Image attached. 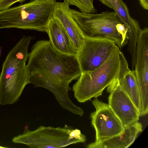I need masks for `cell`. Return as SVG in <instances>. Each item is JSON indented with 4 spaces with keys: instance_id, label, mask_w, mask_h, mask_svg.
Wrapping results in <instances>:
<instances>
[{
    "instance_id": "6da1fadb",
    "label": "cell",
    "mask_w": 148,
    "mask_h": 148,
    "mask_svg": "<svg viewBox=\"0 0 148 148\" xmlns=\"http://www.w3.org/2000/svg\"><path fill=\"white\" fill-rule=\"evenodd\" d=\"M28 53L27 66L29 84L50 91L62 107L72 113L79 107L68 95L70 83L82 73L77 56L62 53L49 40L38 41Z\"/></svg>"
},
{
    "instance_id": "7a4b0ae2",
    "label": "cell",
    "mask_w": 148,
    "mask_h": 148,
    "mask_svg": "<svg viewBox=\"0 0 148 148\" xmlns=\"http://www.w3.org/2000/svg\"><path fill=\"white\" fill-rule=\"evenodd\" d=\"M31 36H23L11 50L3 63L0 75V104H13L29 83L26 62Z\"/></svg>"
},
{
    "instance_id": "3957f363",
    "label": "cell",
    "mask_w": 148,
    "mask_h": 148,
    "mask_svg": "<svg viewBox=\"0 0 148 148\" xmlns=\"http://www.w3.org/2000/svg\"><path fill=\"white\" fill-rule=\"evenodd\" d=\"M69 12L86 37L110 40L120 49L127 43V29L114 12L88 14L70 8Z\"/></svg>"
},
{
    "instance_id": "277c9868",
    "label": "cell",
    "mask_w": 148,
    "mask_h": 148,
    "mask_svg": "<svg viewBox=\"0 0 148 148\" xmlns=\"http://www.w3.org/2000/svg\"><path fill=\"white\" fill-rule=\"evenodd\" d=\"M119 48L115 45L109 57L94 70L82 72L73 86L75 97L80 103L102 95L105 89L116 77L119 69Z\"/></svg>"
},
{
    "instance_id": "5b68a950",
    "label": "cell",
    "mask_w": 148,
    "mask_h": 148,
    "mask_svg": "<svg viewBox=\"0 0 148 148\" xmlns=\"http://www.w3.org/2000/svg\"><path fill=\"white\" fill-rule=\"evenodd\" d=\"M86 140L80 130L65 125L63 127L41 126L33 131L26 130L23 134L14 137L12 141L31 148H45L64 147Z\"/></svg>"
},
{
    "instance_id": "8992f818",
    "label": "cell",
    "mask_w": 148,
    "mask_h": 148,
    "mask_svg": "<svg viewBox=\"0 0 148 148\" xmlns=\"http://www.w3.org/2000/svg\"><path fill=\"white\" fill-rule=\"evenodd\" d=\"M115 45L107 39L86 37L77 55L82 72L100 67L108 59Z\"/></svg>"
},
{
    "instance_id": "52a82bcc",
    "label": "cell",
    "mask_w": 148,
    "mask_h": 148,
    "mask_svg": "<svg viewBox=\"0 0 148 148\" xmlns=\"http://www.w3.org/2000/svg\"><path fill=\"white\" fill-rule=\"evenodd\" d=\"M92 103L95 108L90 115L91 124L96 132L95 141L112 137L123 131L124 127L108 104L97 98L92 101Z\"/></svg>"
},
{
    "instance_id": "ba28073f",
    "label": "cell",
    "mask_w": 148,
    "mask_h": 148,
    "mask_svg": "<svg viewBox=\"0 0 148 148\" xmlns=\"http://www.w3.org/2000/svg\"><path fill=\"white\" fill-rule=\"evenodd\" d=\"M134 70L136 79L141 108L148 107V28L141 29L136 46V63Z\"/></svg>"
},
{
    "instance_id": "9c48e42d",
    "label": "cell",
    "mask_w": 148,
    "mask_h": 148,
    "mask_svg": "<svg viewBox=\"0 0 148 148\" xmlns=\"http://www.w3.org/2000/svg\"><path fill=\"white\" fill-rule=\"evenodd\" d=\"M107 90L110 93L108 98L109 106L124 127L138 121L139 112L118 81L112 84Z\"/></svg>"
},
{
    "instance_id": "30bf717a",
    "label": "cell",
    "mask_w": 148,
    "mask_h": 148,
    "mask_svg": "<svg viewBox=\"0 0 148 148\" xmlns=\"http://www.w3.org/2000/svg\"><path fill=\"white\" fill-rule=\"evenodd\" d=\"M143 130L142 124L137 121L124 127L119 134L88 144V148H127L134 142Z\"/></svg>"
},
{
    "instance_id": "8fae6325",
    "label": "cell",
    "mask_w": 148,
    "mask_h": 148,
    "mask_svg": "<svg viewBox=\"0 0 148 148\" xmlns=\"http://www.w3.org/2000/svg\"><path fill=\"white\" fill-rule=\"evenodd\" d=\"M69 5L66 2H56L53 16L58 20L79 51L86 37L72 17Z\"/></svg>"
},
{
    "instance_id": "7c38bea8",
    "label": "cell",
    "mask_w": 148,
    "mask_h": 148,
    "mask_svg": "<svg viewBox=\"0 0 148 148\" xmlns=\"http://www.w3.org/2000/svg\"><path fill=\"white\" fill-rule=\"evenodd\" d=\"M46 32L53 47L63 53L77 56L78 51L58 20L53 16L47 27Z\"/></svg>"
},
{
    "instance_id": "4fadbf2b",
    "label": "cell",
    "mask_w": 148,
    "mask_h": 148,
    "mask_svg": "<svg viewBox=\"0 0 148 148\" xmlns=\"http://www.w3.org/2000/svg\"><path fill=\"white\" fill-rule=\"evenodd\" d=\"M99 1L102 3L114 10L121 22L127 29L128 35L139 33L141 29L139 22L131 16L127 6L122 0Z\"/></svg>"
},
{
    "instance_id": "5bb4252c",
    "label": "cell",
    "mask_w": 148,
    "mask_h": 148,
    "mask_svg": "<svg viewBox=\"0 0 148 148\" xmlns=\"http://www.w3.org/2000/svg\"><path fill=\"white\" fill-rule=\"evenodd\" d=\"M119 82L122 88L133 103L139 112L140 116V99L137 81L134 70H130Z\"/></svg>"
},
{
    "instance_id": "9a60e30c",
    "label": "cell",
    "mask_w": 148,
    "mask_h": 148,
    "mask_svg": "<svg viewBox=\"0 0 148 148\" xmlns=\"http://www.w3.org/2000/svg\"><path fill=\"white\" fill-rule=\"evenodd\" d=\"M95 0H64L69 5L76 6L80 12L83 13L94 14L97 10L94 7L93 2Z\"/></svg>"
},
{
    "instance_id": "2e32d148",
    "label": "cell",
    "mask_w": 148,
    "mask_h": 148,
    "mask_svg": "<svg viewBox=\"0 0 148 148\" xmlns=\"http://www.w3.org/2000/svg\"><path fill=\"white\" fill-rule=\"evenodd\" d=\"M119 58L120 67L119 72L116 79L112 83L116 81L119 82L126 74L130 70L129 69L128 63L123 53L121 51L119 53Z\"/></svg>"
},
{
    "instance_id": "e0dca14e",
    "label": "cell",
    "mask_w": 148,
    "mask_h": 148,
    "mask_svg": "<svg viewBox=\"0 0 148 148\" xmlns=\"http://www.w3.org/2000/svg\"><path fill=\"white\" fill-rule=\"evenodd\" d=\"M26 0H0V11L9 8L17 2L22 4Z\"/></svg>"
},
{
    "instance_id": "ac0fdd59",
    "label": "cell",
    "mask_w": 148,
    "mask_h": 148,
    "mask_svg": "<svg viewBox=\"0 0 148 148\" xmlns=\"http://www.w3.org/2000/svg\"><path fill=\"white\" fill-rule=\"evenodd\" d=\"M141 5L145 10L148 9V0H139Z\"/></svg>"
},
{
    "instance_id": "d6986e66",
    "label": "cell",
    "mask_w": 148,
    "mask_h": 148,
    "mask_svg": "<svg viewBox=\"0 0 148 148\" xmlns=\"http://www.w3.org/2000/svg\"><path fill=\"white\" fill-rule=\"evenodd\" d=\"M5 148V147L0 146V148Z\"/></svg>"
},
{
    "instance_id": "ffe728a7",
    "label": "cell",
    "mask_w": 148,
    "mask_h": 148,
    "mask_svg": "<svg viewBox=\"0 0 148 148\" xmlns=\"http://www.w3.org/2000/svg\"><path fill=\"white\" fill-rule=\"evenodd\" d=\"M1 49L0 48V55L1 54Z\"/></svg>"
}]
</instances>
